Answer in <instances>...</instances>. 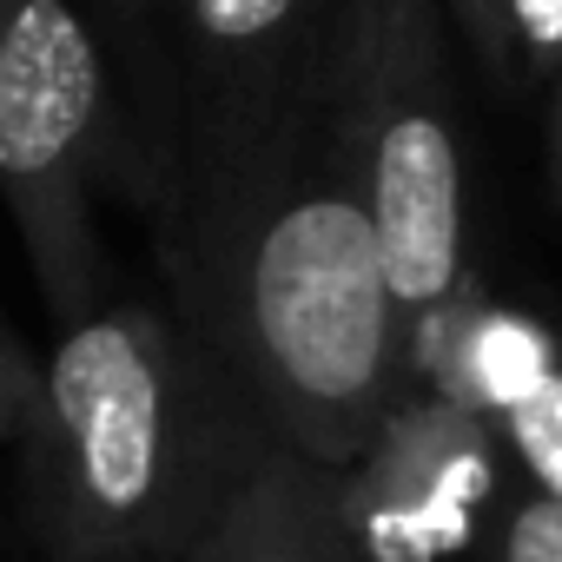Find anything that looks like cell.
Returning a JSON list of instances; mask_svg holds the SVG:
<instances>
[{"mask_svg": "<svg viewBox=\"0 0 562 562\" xmlns=\"http://www.w3.org/2000/svg\"><path fill=\"white\" fill-rule=\"evenodd\" d=\"M139 205L159 299L258 430L331 476L351 470L417 391V364L345 153V100L271 139L172 159Z\"/></svg>", "mask_w": 562, "mask_h": 562, "instance_id": "cell-1", "label": "cell"}, {"mask_svg": "<svg viewBox=\"0 0 562 562\" xmlns=\"http://www.w3.org/2000/svg\"><path fill=\"white\" fill-rule=\"evenodd\" d=\"M21 443L27 522L54 562H192L278 450L166 299L67 325Z\"/></svg>", "mask_w": 562, "mask_h": 562, "instance_id": "cell-2", "label": "cell"}, {"mask_svg": "<svg viewBox=\"0 0 562 562\" xmlns=\"http://www.w3.org/2000/svg\"><path fill=\"white\" fill-rule=\"evenodd\" d=\"M364 0H153L139 54L120 67L126 192L139 199L172 159L251 146L345 100Z\"/></svg>", "mask_w": 562, "mask_h": 562, "instance_id": "cell-3", "label": "cell"}, {"mask_svg": "<svg viewBox=\"0 0 562 562\" xmlns=\"http://www.w3.org/2000/svg\"><path fill=\"white\" fill-rule=\"evenodd\" d=\"M126 186V113L93 14L0 0V199L54 325L106 305L100 199Z\"/></svg>", "mask_w": 562, "mask_h": 562, "instance_id": "cell-4", "label": "cell"}, {"mask_svg": "<svg viewBox=\"0 0 562 562\" xmlns=\"http://www.w3.org/2000/svg\"><path fill=\"white\" fill-rule=\"evenodd\" d=\"M345 153L378 232L391 299L417 325L443 318L470 292V179L450 87V21L437 0H364Z\"/></svg>", "mask_w": 562, "mask_h": 562, "instance_id": "cell-5", "label": "cell"}, {"mask_svg": "<svg viewBox=\"0 0 562 562\" xmlns=\"http://www.w3.org/2000/svg\"><path fill=\"white\" fill-rule=\"evenodd\" d=\"M516 483L490 417L443 391H411L371 450L338 470V516L358 562H450Z\"/></svg>", "mask_w": 562, "mask_h": 562, "instance_id": "cell-6", "label": "cell"}, {"mask_svg": "<svg viewBox=\"0 0 562 562\" xmlns=\"http://www.w3.org/2000/svg\"><path fill=\"white\" fill-rule=\"evenodd\" d=\"M192 562H358L338 516V476L292 450H265Z\"/></svg>", "mask_w": 562, "mask_h": 562, "instance_id": "cell-7", "label": "cell"}, {"mask_svg": "<svg viewBox=\"0 0 562 562\" xmlns=\"http://www.w3.org/2000/svg\"><path fill=\"white\" fill-rule=\"evenodd\" d=\"M496 437L509 450V470L542 490L549 503H562V338L549 351V364L536 371V384L496 417Z\"/></svg>", "mask_w": 562, "mask_h": 562, "instance_id": "cell-8", "label": "cell"}, {"mask_svg": "<svg viewBox=\"0 0 562 562\" xmlns=\"http://www.w3.org/2000/svg\"><path fill=\"white\" fill-rule=\"evenodd\" d=\"M496 562H562V503H549L522 476L496 509Z\"/></svg>", "mask_w": 562, "mask_h": 562, "instance_id": "cell-9", "label": "cell"}, {"mask_svg": "<svg viewBox=\"0 0 562 562\" xmlns=\"http://www.w3.org/2000/svg\"><path fill=\"white\" fill-rule=\"evenodd\" d=\"M450 34L470 47L490 87H516V41H509V0H437Z\"/></svg>", "mask_w": 562, "mask_h": 562, "instance_id": "cell-10", "label": "cell"}, {"mask_svg": "<svg viewBox=\"0 0 562 562\" xmlns=\"http://www.w3.org/2000/svg\"><path fill=\"white\" fill-rule=\"evenodd\" d=\"M509 41H516V80L549 87L562 74V0H509Z\"/></svg>", "mask_w": 562, "mask_h": 562, "instance_id": "cell-11", "label": "cell"}, {"mask_svg": "<svg viewBox=\"0 0 562 562\" xmlns=\"http://www.w3.org/2000/svg\"><path fill=\"white\" fill-rule=\"evenodd\" d=\"M34 391H41V371L14 351V338L0 331V450L27 437V417H34Z\"/></svg>", "mask_w": 562, "mask_h": 562, "instance_id": "cell-12", "label": "cell"}, {"mask_svg": "<svg viewBox=\"0 0 562 562\" xmlns=\"http://www.w3.org/2000/svg\"><path fill=\"white\" fill-rule=\"evenodd\" d=\"M146 21H153V0H93V34H100V47H106V60H113V80H120V67L139 54Z\"/></svg>", "mask_w": 562, "mask_h": 562, "instance_id": "cell-13", "label": "cell"}, {"mask_svg": "<svg viewBox=\"0 0 562 562\" xmlns=\"http://www.w3.org/2000/svg\"><path fill=\"white\" fill-rule=\"evenodd\" d=\"M542 166H549V199L562 205V74L549 80V146H542Z\"/></svg>", "mask_w": 562, "mask_h": 562, "instance_id": "cell-14", "label": "cell"}]
</instances>
